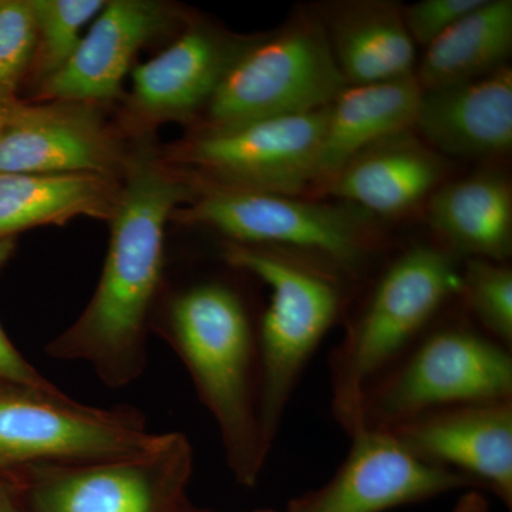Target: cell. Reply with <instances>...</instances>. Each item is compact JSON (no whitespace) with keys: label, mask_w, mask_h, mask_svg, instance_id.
Masks as SVG:
<instances>
[{"label":"cell","mask_w":512,"mask_h":512,"mask_svg":"<svg viewBox=\"0 0 512 512\" xmlns=\"http://www.w3.org/2000/svg\"><path fill=\"white\" fill-rule=\"evenodd\" d=\"M484 0H421L403 6V20L414 45L427 47Z\"/></svg>","instance_id":"obj_26"},{"label":"cell","mask_w":512,"mask_h":512,"mask_svg":"<svg viewBox=\"0 0 512 512\" xmlns=\"http://www.w3.org/2000/svg\"><path fill=\"white\" fill-rule=\"evenodd\" d=\"M0 512H15L13 510L12 504H10L9 498L6 497V494L0 490Z\"/></svg>","instance_id":"obj_30"},{"label":"cell","mask_w":512,"mask_h":512,"mask_svg":"<svg viewBox=\"0 0 512 512\" xmlns=\"http://www.w3.org/2000/svg\"><path fill=\"white\" fill-rule=\"evenodd\" d=\"M0 256H2V254H0Z\"/></svg>","instance_id":"obj_31"},{"label":"cell","mask_w":512,"mask_h":512,"mask_svg":"<svg viewBox=\"0 0 512 512\" xmlns=\"http://www.w3.org/2000/svg\"><path fill=\"white\" fill-rule=\"evenodd\" d=\"M35 15V59L40 82L52 76L72 57L82 40V30L96 19L104 0H29Z\"/></svg>","instance_id":"obj_23"},{"label":"cell","mask_w":512,"mask_h":512,"mask_svg":"<svg viewBox=\"0 0 512 512\" xmlns=\"http://www.w3.org/2000/svg\"><path fill=\"white\" fill-rule=\"evenodd\" d=\"M254 40L194 26L133 70L134 109L151 120L188 119L207 109L225 74Z\"/></svg>","instance_id":"obj_15"},{"label":"cell","mask_w":512,"mask_h":512,"mask_svg":"<svg viewBox=\"0 0 512 512\" xmlns=\"http://www.w3.org/2000/svg\"><path fill=\"white\" fill-rule=\"evenodd\" d=\"M192 448L181 433L143 456L18 471L40 512H157L161 497L190 477Z\"/></svg>","instance_id":"obj_10"},{"label":"cell","mask_w":512,"mask_h":512,"mask_svg":"<svg viewBox=\"0 0 512 512\" xmlns=\"http://www.w3.org/2000/svg\"><path fill=\"white\" fill-rule=\"evenodd\" d=\"M421 93L423 89L414 76L346 87L329 109L316 187H322L366 148L412 131Z\"/></svg>","instance_id":"obj_19"},{"label":"cell","mask_w":512,"mask_h":512,"mask_svg":"<svg viewBox=\"0 0 512 512\" xmlns=\"http://www.w3.org/2000/svg\"><path fill=\"white\" fill-rule=\"evenodd\" d=\"M412 131L366 148L320 190L380 217L413 211L439 188L447 163Z\"/></svg>","instance_id":"obj_17"},{"label":"cell","mask_w":512,"mask_h":512,"mask_svg":"<svg viewBox=\"0 0 512 512\" xmlns=\"http://www.w3.org/2000/svg\"><path fill=\"white\" fill-rule=\"evenodd\" d=\"M467 308L490 338L510 349L512 342V271L501 262L468 258L461 271Z\"/></svg>","instance_id":"obj_24"},{"label":"cell","mask_w":512,"mask_h":512,"mask_svg":"<svg viewBox=\"0 0 512 512\" xmlns=\"http://www.w3.org/2000/svg\"><path fill=\"white\" fill-rule=\"evenodd\" d=\"M190 185L150 163L134 165L111 214L109 252L83 315L47 355L86 362L106 386H128L147 365L146 330L164 262V229Z\"/></svg>","instance_id":"obj_1"},{"label":"cell","mask_w":512,"mask_h":512,"mask_svg":"<svg viewBox=\"0 0 512 512\" xmlns=\"http://www.w3.org/2000/svg\"><path fill=\"white\" fill-rule=\"evenodd\" d=\"M453 512H488L487 501L483 495L471 491L458 501Z\"/></svg>","instance_id":"obj_28"},{"label":"cell","mask_w":512,"mask_h":512,"mask_svg":"<svg viewBox=\"0 0 512 512\" xmlns=\"http://www.w3.org/2000/svg\"><path fill=\"white\" fill-rule=\"evenodd\" d=\"M37 28L29 0H0V101L16 104V90L35 59Z\"/></svg>","instance_id":"obj_25"},{"label":"cell","mask_w":512,"mask_h":512,"mask_svg":"<svg viewBox=\"0 0 512 512\" xmlns=\"http://www.w3.org/2000/svg\"><path fill=\"white\" fill-rule=\"evenodd\" d=\"M120 150L92 104H16L0 133V173L113 177Z\"/></svg>","instance_id":"obj_13"},{"label":"cell","mask_w":512,"mask_h":512,"mask_svg":"<svg viewBox=\"0 0 512 512\" xmlns=\"http://www.w3.org/2000/svg\"><path fill=\"white\" fill-rule=\"evenodd\" d=\"M384 430L416 456L485 485L511 507V400L446 407Z\"/></svg>","instance_id":"obj_12"},{"label":"cell","mask_w":512,"mask_h":512,"mask_svg":"<svg viewBox=\"0 0 512 512\" xmlns=\"http://www.w3.org/2000/svg\"><path fill=\"white\" fill-rule=\"evenodd\" d=\"M359 211L293 195L211 188L178 212V220L207 225L232 244L284 252L338 276L356 274L372 251L367 217Z\"/></svg>","instance_id":"obj_8"},{"label":"cell","mask_w":512,"mask_h":512,"mask_svg":"<svg viewBox=\"0 0 512 512\" xmlns=\"http://www.w3.org/2000/svg\"><path fill=\"white\" fill-rule=\"evenodd\" d=\"M150 0H111L96 16L72 57L40 83V97L92 104L116 99L134 56L167 23Z\"/></svg>","instance_id":"obj_14"},{"label":"cell","mask_w":512,"mask_h":512,"mask_svg":"<svg viewBox=\"0 0 512 512\" xmlns=\"http://www.w3.org/2000/svg\"><path fill=\"white\" fill-rule=\"evenodd\" d=\"M119 194L109 175L0 173V239L79 215L111 217Z\"/></svg>","instance_id":"obj_21"},{"label":"cell","mask_w":512,"mask_h":512,"mask_svg":"<svg viewBox=\"0 0 512 512\" xmlns=\"http://www.w3.org/2000/svg\"><path fill=\"white\" fill-rule=\"evenodd\" d=\"M167 336L217 421L229 468L254 485L271 447L259 426L258 340L244 303L227 286H194L171 305Z\"/></svg>","instance_id":"obj_2"},{"label":"cell","mask_w":512,"mask_h":512,"mask_svg":"<svg viewBox=\"0 0 512 512\" xmlns=\"http://www.w3.org/2000/svg\"><path fill=\"white\" fill-rule=\"evenodd\" d=\"M16 104H6L0 101V133H2V130L3 128H5L6 123H8L10 113H12L13 107H15Z\"/></svg>","instance_id":"obj_29"},{"label":"cell","mask_w":512,"mask_h":512,"mask_svg":"<svg viewBox=\"0 0 512 512\" xmlns=\"http://www.w3.org/2000/svg\"><path fill=\"white\" fill-rule=\"evenodd\" d=\"M352 439L332 480L293 500L285 512H384L476 485L416 456L389 430L363 427Z\"/></svg>","instance_id":"obj_11"},{"label":"cell","mask_w":512,"mask_h":512,"mask_svg":"<svg viewBox=\"0 0 512 512\" xmlns=\"http://www.w3.org/2000/svg\"><path fill=\"white\" fill-rule=\"evenodd\" d=\"M229 265L271 288L258 335V417L269 447L303 370L342 312L338 276L284 252L229 244Z\"/></svg>","instance_id":"obj_4"},{"label":"cell","mask_w":512,"mask_h":512,"mask_svg":"<svg viewBox=\"0 0 512 512\" xmlns=\"http://www.w3.org/2000/svg\"><path fill=\"white\" fill-rule=\"evenodd\" d=\"M460 289L461 271L446 249L417 245L387 266L330 362L333 413L350 436L363 429L370 387L412 349Z\"/></svg>","instance_id":"obj_3"},{"label":"cell","mask_w":512,"mask_h":512,"mask_svg":"<svg viewBox=\"0 0 512 512\" xmlns=\"http://www.w3.org/2000/svg\"><path fill=\"white\" fill-rule=\"evenodd\" d=\"M329 109L237 126L202 127L178 144L170 158L210 178L214 188L302 197L318 184Z\"/></svg>","instance_id":"obj_9"},{"label":"cell","mask_w":512,"mask_h":512,"mask_svg":"<svg viewBox=\"0 0 512 512\" xmlns=\"http://www.w3.org/2000/svg\"><path fill=\"white\" fill-rule=\"evenodd\" d=\"M413 131L437 153L497 157L512 147L510 64L471 82L423 90Z\"/></svg>","instance_id":"obj_16"},{"label":"cell","mask_w":512,"mask_h":512,"mask_svg":"<svg viewBox=\"0 0 512 512\" xmlns=\"http://www.w3.org/2000/svg\"><path fill=\"white\" fill-rule=\"evenodd\" d=\"M0 382L22 384L36 389L56 390L57 387L45 379L30 365L10 342L0 326Z\"/></svg>","instance_id":"obj_27"},{"label":"cell","mask_w":512,"mask_h":512,"mask_svg":"<svg viewBox=\"0 0 512 512\" xmlns=\"http://www.w3.org/2000/svg\"><path fill=\"white\" fill-rule=\"evenodd\" d=\"M427 221L456 251L503 264L512 249L511 185L495 171L441 185L430 195Z\"/></svg>","instance_id":"obj_20"},{"label":"cell","mask_w":512,"mask_h":512,"mask_svg":"<svg viewBox=\"0 0 512 512\" xmlns=\"http://www.w3.org/2000/svg\"><path fill=\"white\" fill-rule=\"evenodd\" d=\"M512 52V0H484L426 47L416 66L421 89L481 79L507 66Z\"/></svg>","instance_id":"obj_22"},{"label":"cell","mask_w":512,"mask_h":512,"mask_svg":"<svg viewBox=\"0 0 512 512\" xmlns=\"http://www.w3.org/2000/svg\"><path fill=\"white\" fill-rule=\"evenodd\" d=\"M402 8L392 0H349L322 6L316 13L349 86L414 76L416 45Z\"/></svg>","instance_id":"obj_18"},{"label":"cell","mask_w":512,"mask_h":512,"mask_svg":"<svg viewBox=\"0 0 512 512\" xmlns=\"http://www.w3.org/2000/svg\"><path fill=\"white\" fill-rule=\"evenodd\" d=\"M511 397L510 349L470 326L447 325L417 340L370 387L362 423L390 429L434 410Z\"/></svg>","instance_id":"obj_7"},{"label":"cell","mask_w":512,"mask_h":512,"mask_svg":"<svg viewBox=\"0 0 512 512\" xmlns=\"http://www.w3.org/2000/svg\"><path fill=\"white\" fill-rule=\"evenodd\" d=\"M170 433H151L137 410L74 402L59 389L0 382V471L143 456Z\"/></svg>","instance_id":"obj_5"},{"label":"cell","mask_w":512,"mask_h":512,"mask_svg":"<svg viewBox=\"0 0 512 512\" xmlns=\"http://www.w3.org/2000/svg\"><path fill=\"white\" fill-rule=\"evenodd\" d=\"M348 86L318 16L302 12L235 60L208 103L204 127L312 113L332 106Z\"/></svg>","instance_id":"obj_6"}]
</instances>
